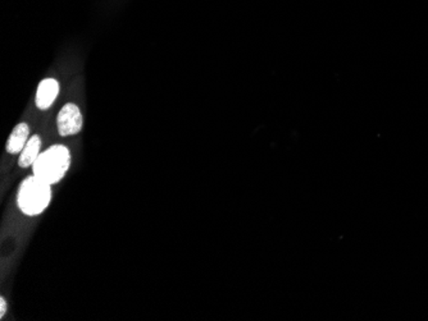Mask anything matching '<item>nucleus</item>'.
I'll use <instances>...</instances> for the list:
<instances>
[{
  "label": "nucleus",
  "instance_id": "obj_1",
  "mask_svg": "<svg viewBox=\"0 0 428 321\" xmlns=\"http://www.w3.org/2000/svg\"><path fill=\"white\" fill-rule=\"evenodd\" d=\"M71 165V153L63 145H54L40 154L33 165V176L49 185L62 181Z\"/></svg>",
  "mask_w": 428,
  "mask_h": 321
},
{
  "label": "nucleus",
  "instance_id": "obj_2",
  "mask_svg": "<svg viewBox=\"0 0 428 321\" xmlns=\"http://www.w3.org/2000/svg\"><path fill=\"white\" fill-rule=\"evenodd\" d=\"M51 200L50 185L40 178L33 176L26 178L18 190L17 202L21 211L29 215H39L47 209Z\"/></svg>",
  "mask_w": 428,
  "mask_h": 321
},
{
  "label": "nucleus",
  "instance_id": "obj_3",
  "mask_svg": "<svg viewBox=\"0 0 428 321\" xmlns=\"http://www.w3.org/2000/svg\"><path fill=\"white\" fill-rule=\"evenodd\" d=\"M84 120L77 105L65 104L57 117V129L61 136H73L82 129Z\"/></svg>",
  "mask_w": 428,
  "mask_h": 321
},
{
  "label": "nucleus",
  "instance_id": "obj_4",
  "mask_svg": "<svg viewBox=\"0 0 428 321\" xmlns=\"http://www.w3.org/2000/svg\"><path fill=\"white\" fill-rule=\"evenodd\" d=\"M58 94H59V83L57 80L47 79L41 81L35 97L36 106L41 110H47L56 101Z\"/></svg>",
  "mask_w": 428,
  "mask_h": 321
},
{
  "label": "nucleus",
  "instance_id": "obj_5",
  "mask_svg": "<svg viewBox=\"0 0 428 321\" xmlns=\"http://www.w3.org/2000/svg\"><path fill=\"white\" fill-rule=\"evenodd\" d=\"M29 135H30L29 124H26V123L17 124L15 129L12 131L8 141H7V151L9 154H13V155L21 153L30 140Z\"/></svg>",
  "mask_w": 428,
  "mask_h": 321
},
{
  "label": "nucleus",
  "instance_id": "obj_6",
  "mask_svg": "<svg viewBox=\"0 0 428 321\" xmlns=\"http://www.w3.org/2000/svg\"><path fill=\"white\" fill-rule=\"evenodd\" d=\"M41 138L39 136L30 137L29 142L24 146V150L21 151L18 165L21 168H29L33 167L35 161L40 156Z\"/></svg>",
  "mask_w": 428,
  "mask_h": 321
},
{
  "label": "nucleus",
  "instance_id": "obj_7",
  "mask_svg": "<svg viewBox=\"0 0 428 321\" xmlns=\"http://www.w3.org/2000/svg\"><path fill=\"white\" fill-rule=\"evenodd\" d=\"M6 313H7V302L4 297H0V319L4 318Z\"/></svg>",
  "mask_w": 428,
  "mask_h": 321
}]
</instances>
